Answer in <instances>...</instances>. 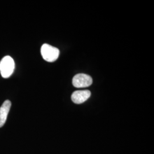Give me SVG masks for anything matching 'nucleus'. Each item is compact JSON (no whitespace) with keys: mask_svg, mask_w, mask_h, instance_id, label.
Masks as SVG:
<instances>
[{"mask_svg":"<svg viewBox=\"0 0 154 154\" xmlns=\"http://www.w3.org/2000/svg\"><path fill=\"white\" fill-rule=\"evenodd\" d=\"M15 68V63L10 56L4 57L0 62V72L4 78L11 77Z\"/></svg>","mask_w":154,"mask_h":154,"instance_id":"1","label":"nucleus"},{"mask_svg":"<svg viewBox=\"0 0 154 154\" xmlns=\"http://www.w3.org/2000/svg\"><path fill=\"white\" fill-rule=\"evenodd\" d=\"M41 53L45 60L49 62L56 61L60 55L58 49L47 44H45L42 46Z\"/></svg>","mask_w":154,"mask_h":154,"instance_id":"2","label":"nucleus"},{"mask_svg":"<svg viewBox=\"0 0 154 154\" xmlns=\"http://www.w3.org/2000/svg\"><path fill=\"white\" fill-rule=\"evenodd\" d=\"M93 83V79L90 75L78 74L72 79V85L77 88H84L90 86Z\"/></svg>","mask_w":154,"mask_h":154,"instance_id":"3","label":"nucleus"},{"mask_svg":"<svg viewBox=\"0 0 154 154\" xmlns=\"http://www.w3.org/2000/svg\"><path fill=\"white\" fill-rule=\"evenodd\" d=\"M91 96V92L88 90H78L72 94V102L76 104H81L86 101Z\"/></svg>","mask_w":154,"mask_h":154,"instance_id":"4","label":"nucleus"},{"mask_svg":"<svg viewBox=\"0 0 154 154\" xmlns=\"http://www.w3.org/2000/svg\"><path fill=\"white\" fill-rule=\"evenodd\" d=\"M11 106V102L9 100H6L1 106L0 107V127H2L5 123Z\"/></svg>","mask_w":154,"mask_h":154,"instance_id":"5","label":"nucleus"}]
</instances>
